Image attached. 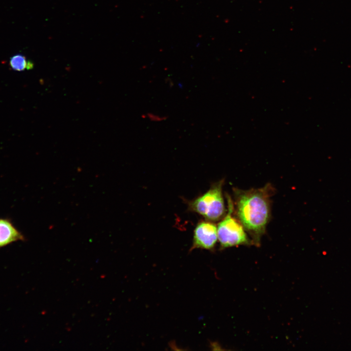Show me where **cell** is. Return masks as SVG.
I'll use <instances>...</instances> for the list:
<instances>
[{
    "label": "cell",
    "mask_w": 351,
    "mask_h": 351,
    "mask_svg": "<svg viewBox=\"0 0 351 351\" xmlns=\"http://www.w3.org/2000/svg\"><path fill=\"white\" fill-rule=\"evenodd\" d=\"M22 238L9 221L0 219V247Z\"/></svg>",
    "instance_id": "cell-5"
},
{
    "label": "cell",
    "mask_w": 351,
    "mask_h": 351,
    "mask_svg": "<svg viewBox=\"0 0 351 351\" xmlns=\"http://www.w3.org/2000/svg\"><path fill=\"white\" fill-rule=\"evenodd\" d=\"M227 212L218 223L217 237L221 249L239 245H253L243 226L234 214V202L229 195H226Z\"/></svg>",
    "instance_id": "cell-2"
},
{
    "label": "cell",
    "mask_w": 351,
    "mask_h": 351,
    "mask_svg": "<svg viewBox=\"0 0 351 351\" xmlns=\"http://www.w3.org/2000/svg\"><path fill=\"white\" fill-rule=\"evenodd\" d=\"M217 239V227L215 224L209 221L199 222L194 230L191 249L199 248L213 250Z\"/></svg>",
    "instance_id": "cell-4"
},
{
    "label": "cell",
    "mask_w": 351,
    "mask_h": 351,
    "mask_svg": "<svg viewBox=\"0 0 351 351\" xmlns=\"http://www.w3.org/2000/svg\"><path fill=\"white\" fill-rule=\"evenodd\" d=\"M224 180L214 184L203 195L188 202V208L209 221L221 220L225 214L222 194Z\"/></svg>",
    "instance_id": "cell-3"
},
{
    "label": "cell",
    "mask_w": 351,
    "mask_h": 351,
    "mask_svg": "<svg viewBox=\"0 0 351 351\" xmlns=\"http://www.w3.org/2000/svg\"><path fill=\"white\" fill-rule=\"evenodd\" d=\"M148 117L150 119L153 121L162 120L164 119L163 117H160L153 114H148Z\"/></svg>",
    "instance_id": "cell-7"
},
{
    "label": "cell",
    "mask_w": 351,
    "mask_h": 351,
    "mask_svg": "<svg viewBox=\"0 0 351 351\" xmlns=\"http://www.w3.org/2000/svg\"><path fill=\"white\" fill-rule=\"evenodd\" d=\"M275 190L271 183L259 188H233L234 211L253 245H260L271 217V197Z\"/></svg>",
    "instance_id": "cell-1"
},
{
    "label": "cell",
    "mask_w": 351,
    "mask_h": 351,
    "mask_svg": "<svg viewBox=\"0 0 351 351\" xmlns=\"http://www.w3.org/2000/svg\"><path fill=\"white\" fill-rule=\"evenodd\" d=\"M9 65L14 70L23 71L25 69L27 70L32 69L34 64L31 60H27L23 55L16 54L10 58Z\"/></svg>",
    "instance_id": "cell-6"
}]
</instances>
